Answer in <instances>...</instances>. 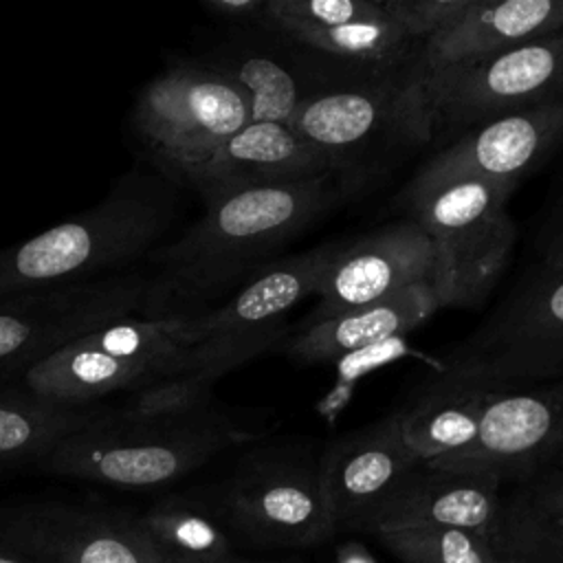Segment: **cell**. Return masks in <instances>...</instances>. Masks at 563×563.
<instances>
[{
	"mask_svg": "<svg viewBox=\"0 0 563 563\" xmlns=\"http://www.w3.org/2000/svg\"><path fill=\"white\" fill-rule=\"evenodd\" d=\"M363 185L330 174L297 183L229 191L205 202V213L178 240L156 246L141 317L198 314L207 301L240 288L273 255Z\"/></svg>",
	"mask_w": 563,
	"mask_h": 563,
	"instance_id": "cell-1",
	"label": "cell"
},
{
	"mask_svg": "<svg viewBox=\"0 0 563 563\" xmlns=\"http://www.w3.org/2000/svg\"><path fill=\"white\" fill-rule=\"evenodd\" d=\"M176 213V185L136 163L90 209L0 251V299L108 277L156 249Z\"/></svg>",
	"mask_w": 563,
	"mask_h": 563,
	"instance_id": "cell-2",
	"label": "cell"
},
{
	"mask_svg": "<svg viewBox=\"0 0 563 563\" xmlns=\"http://www.w3.org/2000/svg\"><path fill=\"white\" fill-rule=\"evenodd\" d=\"M290 128L339 176L363 185L385 163L431 141L427 66L420 57L394 68L352 70L314 92Z\"/></svg>",
	"mask_w": 563,
	"mask_h": 563,
	"instance_id": "cell-3",
	"label": "cell"
},
{
	"mask_svg": "<svg viewBox=\"0 0 563 563\" xmlns=\"http://www.w3.org/2000/svg\"><path fill=\"white\" fill-rule=\"evenodd\" d=\"M249 438L251 433L213 402L165 416L114 409L99 411L35 466L51 475L119 488H156Z\"/></svg>",
	"mask_w": 563,
	"mask_h": 563,
	"instance_id": "cell-4",
	"label": "cell"
},
{
	"mask_svg": "<svg viewBox=\"0 0 563 563\" xmlns=\"http://www.w3.org/2000/svg\"><path fill=\"white\" fill-rule=\"evenodd\" d=\"M515 183L453 176L402 187L396 205L433 246V295L440 308L479 306L501 277L517 242L508 213Z\"/></svg>",
	"mask_w": 563,
	"mask_h": 563,
	"instance_id": "cell-5",
	"label": "cell"
},
{
	"mask_svg": "<svg viewBox=\"0 0 563 563\" xmlns=\"http://www.w3.org/2000/svg\"><path fill=\"white\" fill-rule=\"evenodd\" d=\"M251 121L244 90L205 57H178L136 95L130 128L145 163L194 187L220 147Z\"/></svg>",
	"mask_w": 563,
	"mask_h": 563,
	"instance_id": "cell-6",
	"label": "cell"
},
{
	"mask_svg": "<svg viewBox=\"0 0 563 563\" xmlns=\"http://www.w3.org/2000/svg\"><path fill=\"white\" fill-rule=\"evenodd\" d=\"M191 314H141L97 328L29 367L26 389L51 400L90 407L117 391H141L187 374Z\"/></svg>",
	"mask_w": 563,
	"mask_h": 563,
	"instance_id": "cell-7",
	"label": "cell"
},
{
	"mask_svg": "<svg viewBox=\"0 0 563 563\" xmlns=\"http://www.w3.org/2000/svg\"><path fill=\"white\" fill-rule=\"evenodd\" d=\"M442 378L495 391L563 378V271L530 264L442 358Z\"/></svg>",
	"mask_w": 563,
	"mask_h": 563,
	"instance_id": "cell-8",
	"label": "cell"
},
{
	"mask_svg": "<svg viewBox=\"0 0 563 563\" xmlns=\"http://www.w3.org/2000/svg\"><path fill=\"white\" fill-rule=\"evenodd\" d=\"M339 246V242H323L275 260L251 275L224 303L191 314L187 374L216 383L222 374L279 345L286 334L284 317L314 295Z\"/></svg>",
	"mask_w": 563,
	"mask_h": 563,
	"instance_id": "cell-9",
	"label": "cell"
},
{
	"mask_svg": "<svg viewBox=\"0 0 563 563\" xmlns=\"http://www.w3.org/2000/svg\"><path fill=\"white\" fill-rule=\"evenodd\" d=\"M218 512L242 539L266 548H308L336 532L303 446L249 453L218 490Z\"/></svg>",
	"mask_w": 563,
	"mask_h": 563,
	"instance_id": "cell-10",
	"label": "cell"
},
{
	"mask_svg": "<svg viewBox=\"0 0 563 563\" xmlns=\"http://www.w3.org/2000/svg\"><path fill=\"white\" fill-rule=\"evenodd\" d=\"M433 132H466L563 99V31L493 57L427 70Z\"/></svg>",
	"mask_w": 563,
	"mask_h": 563,
	"instance_id": "cell-11",
	"label": "cell"
},
{
	"mask_svg": "<svg viewBox=\"0 0 563 563\" xmlns=\"http://www.w3.org/2000/svg\"><path fill=\"white\" fill-rule=\"evenodd\" d=\"M145 290L147 277L128 273L2 297L0 374H24L75 339L139 314Z\"/></svg>",
	"mask_w": 563,
	"mask_h": 563,
	"instance_id": "cell-12",
	"label": "cell"
},
{
	"mask_svg": "<svg viewBox=\"0 0 563 563\" xmlns=\"http://www.w3.org/2000/svg\"><path fill=\"white\" fill-rule=\"evenodd\" d=\"M0 543L33 563H158L143 517L66 501L0 506Z\"/></svg>",
	"mask_w": 563,
	"mask_h": 563,
	"instance_id": "cell-13",
	"label": "cell"
},
{
	"mask_svg": "<svg viewBox=\"0 0 563 563\" xmlns=\"http://www.w3.org/2000/svg\"><path fill=\"white\" fill-rule=\"evenodd\" d=\"M563 446V378L497 391L471 446L424 466L519 482Z\"/></svg>",
	"mask_w": 563,
	"mask_h": 563,
	"instance_id": "cell-14",
	"label": "cell"
},
{
	"mask_svg": "<svg viewBox=\"0 0 563 563\" xmlns=\"http://www.w3.org/2000/svg\"><path fill=\"white\" fill-rule=\"evenodd\" d=\"M262 26L352 70L394 68L422 57L378 0H266Z\"/></svg>",
	"mask_w": 563,
	"mask_h": 563,
	"instance_id": "cell-15",
	"label": "cell"
},
{
	"mask_svg": "<svg viewBox=\"0 0 563 563\" xmlns=\"http://www.w3.org/2000/svg\"><path fill=\"white\" fill-rule=\"evenodd\" d=\"M431 282L433 246L427 233L409 218L378 227L339 246L314 290L317 306L299 330Z\"/></svg>",
	"mask_w": 563,
	"mask_h": 563,
	"instance_id": "cell-16",
	"label": "cell"
},
{
	"mask_svg": "<svg viewBox=\"0 0 563 563\" xmlns=\"http://www.w3.org/2000/svg\"><path fill=\"white\" fill-rule=\"evenodd\" d=\"M418 466L400 438L396 411L332 440L317 457V471L334 528L363 530Z\"/></svg>",
	"mask_w": 563,
	"mask_h": 563,
	"instance_id": "cell-17",
	"label": "cell"
},
{
	"mask_svg": "<svg viewBox=\"0 0 563 563\" xmlns=\"http://www.w3.org/2000/svg\"><path fill=\"white\" fill-rule=\"evenodd\" d=\"M563 145V99L510 112L462 132L431 156L405 187L453 176L515 183L537 172Z\"/></svg>",
	"mask_w": 563,
	"mask_h": 563,
	"instance_id": "cell-18",
	"label": "cell"
},
{
	"mask_svg": "<svg viewBox=\"0 0 563 563\" xmlns=\"http://www.w3.org/2000/svg\"><path fill=\"white\" fill-rule=\"evenodd\" d=\"M501 501V482L486 475L418 466L369 517L361 532L383 534L405 528H457L490 541Z\"/></svg>",
	"mask_w": 563,
	"mask_h": 563,
	"instance_id": "cell-19",
	"label": "cell"
},
{
	"mask_svg": "<svg viewBox=\"0 0 563 563\" xmlns=\"http://www.w3.org/2000/svg\"><path fill=\"white\" fill-rule=\"evenodd\" d=\"M288 40L266 26L235 31L205 59L229 75L246 95L251 121L290 125L297 110L328 79L286 51Z\"/></svg>",
	"mask_w": 563,
	"mask_h": 563,
	"instance_id": "cell-20",
	"label": "cell"
},
{
	"mask_svg": "<svg viewBox=\"0 0 563 563\" xmlns=\"http://www.w3.org/2000/svg\"><path fill=\"white\" fill-rule=\"evenodd\" d=\"M330 174L336 172L328 158L290 125L249 121L207 163L191 189L207 202L238 189L297 183Z\"/></svg>",
	"mask_w": 563,
	"mask_h": 563,
	"instance_id": "cell-21",
	"label": "cell"
},
{
	"mask_svg": "<svg viewBox=\"0 0 563 563\" xmlns=\"http://www.w3.org/2000/svg\"><path fill=\"white\" fill-rule=\"evenodd\" d=\"M563 31V0H477L449 31L422 44L427 70L471 64Z\"/></svg>",
	"mask_w": 563,
	"mask_h": 563,
	"instance_id": "cell-22",
	"label": "cell"
},
{
	"mask_svg": "<svg viewBox=\"0 0 563 563\" xmlns=\"http://www.w3.org/2000/svg\"><path fill=\"white\" fill-rule=\"evenodd\" d=\"M438 308L433 288L416 284L389 299L301 328L288 341L286 352L299 363L336 361L413 330Z\"/></svg>",
	"mask_w": 563,
	"mask_h": 563,
	"instance_id": "cell-23",
	"label": "cell"
},
{
	"mask_svg": "<svg viewBox=\"0 0 563 563\" xmlns=\"http://www.w3.org/2000/svg\"><path fill=\"white\" fill-rule=\"evenodd\" d=\"M497 391L484 385L435 376L407 405L396 409L405 446L429 464L473 444L484 411Z\"/></svg>",
	"mask_w": 563,
	"mask_h": 563,
	"instance_id": "cell-24",
	"label": "cell"
},
{
	"mask_svg": "<svg viewBox=\"0 0 563 563\" xmlns=\"http://www.w3.org/2000/svg\"><path fill=\"white\" fill-rule=\"evenodd\" d=\"M490 548L510 563H563V471L545 464L501 495Z\"/></svg>",
	"mask_w": 563,
	"mask_h": 563,
	"instance_id": "cell-25",
	"label": "cell"
},
{
	"mask_svg": "<svg viewBox=\"0 0 563 563\" xmlns=\"http://www.w3.org/2000/svg\"><path fill=\"white\" fill-rule=\"evenodd\" d=\"M97 413L95 407L51 400L31 389L0 391V471L35 466Z\"/></svg>",
	"mask_w": 563,
	"mask_h": 563,
	"instance_id": "cell-26",
	"label": "cell"
},
{
	"mask_svg": "<svg viewBox=\"0 0 563 563\" xmlns=\"http://www.w3.org/2000/svg\"><path fill=\"white\" fill-rule=\"evenodd\" d=\"M141 517L165 559L176 563H238L242 559L227 530L205 510L172 499Z\"/></svg>",
	"mask_w": 563,
	"mask_h": 563,
	"instance_id": "cell-27",
	"label": "cell"
},
{
	"mask_svg": "<svg viewBox=\"0 0 563 563\" xmlns=\"http://www.w3.org/2000/svg\"><path fill=\"white\" fill-rule=\"evenodd\" d=\"M402 563H499L490 541L457 528H405L376 534Z\"/></svg>",
	"mask_w": 563,
	"mask_h": 563,
	"instance_id": "cell-28",
	"label": "cell"
},
{
	"mask_svg": "<svg viewBox=\"0 0 563 563\" xmlns=\"http://www.w3.org/2000/svg\"><path fill=\"white\" fill-rule=\"evenodd\" d=\"M385 15L413 42L431 37L455 26L477 0H378Z\"/></svg>",
	"mask_w": 563,
	"mask_h": 563,
	"instance_id": "cell-29",
	"label": "cell"
},
{
	"mask_svg": "<svg viewBox=\"0 0 563 563\" xmlns=\"http://www.w3.org/2000/svg\"><path fill=\"white\" fill-rule=\"evenodd\" d=\"M537 266L563 271V194L545 209L532 240Z\"/></svg>",
	"mask_w": 563,
	"mask_h": 563,
	"instance_id": "cell-30",
	"label": "cell"
},
{
	"mask_svg": "<svg viewBox=\"0 0 563 563\" xmlns=\"http://www.w3.org/2000/svg\"><path fill=\"white\" fill-rule=\"evenodd\" d=\"M202 7L211 18L229 24L233 31H244L262 26L266 0H207Z\"/></svg>",
	"mask_w": 563,
	"mask_h": 563,
	"instance_id": "cell-31",
	"label": "cell"
},
{
	"mask_svg": "<svg viewBox=\"0 0 563 563\" xmlns=\"http://www.w3.org/2000/svg\"><path fill=\"white\" fill-rule=\"evenodd\" d=\"M332 563H378L369 548L358 539H345L334 548Z\"/></svg>",
	"mask_w": 563,
	"mask_h": 563,
	"instance_id": "cell-32",
	"label": "cell"
},
{
	"mask_svg": "<svg viewBox=\"0 0 563 563\" xmlns=\"http://www.w3.org/2000/svg\"><path fill=\"white\" fill-rule=\"evenodd\" d=\"M0 563H33V561H29L26 556H22L0 543Z\"/></svg>",
	"mask_w": 563,
	"mask_h": 563,
	"instance_id": "cell-33",
	"label": "cell"
},
{
	"mask_svg": "<svg viewBox=\"0 0 563 563\" xmlns=\"http://www.w3.org/2000/svg\"><path fill=\"white\" fill-rule=\"evenodd\" d=\"M550 464H552V466H556L559 471H563V446H561V449H559V451L552 455Z\"/></svg>",
	"mask_w": 563,
	"mask_h": 563,
	"instance_id": "cell-34",
	"label": "cell"
},
{
	"mask_svg": "<svg viewBox=\"0 0 563 563\" xmlns=\"http://www.w3.org/2000/svg\"><path fill=\"white\" fill-rule=\"evenodd\" d=\"M158 563H176V561H172V559H165V556H161V561ZM238 563H255V561H249V559H240Z\"/></svg>",
	"mask_w": 563,
	"mask_h": 563,
	"instance_id": "cell-35",
	"label": "cell"
},
{
	"mask_svg": "<svg viewBox=\"0 0 563 563\" xmlns=\"http://www.w3.org/2000/svg\"><path fill=\"white\" fill-rule=\"evenodd\" d=\"M499 563H510V561H499Z\"/></svg>",
	"mask_w": 563,
	"mask_h": 563,
	"instance_id": "cell-36",
	"label": "cell"
}]
</instances>
